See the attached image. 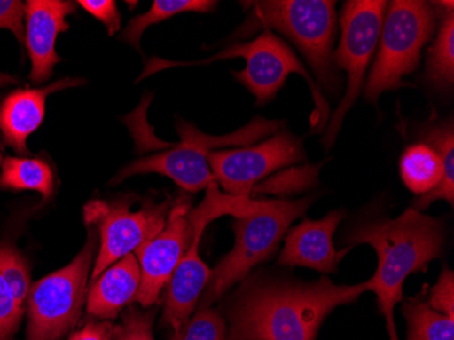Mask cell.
Listing matches in <instances>:
<instances>
[{
	"instance_id": "cell-17",
	"label": "cell",
	"mask_w": 454,
	"mask_h": 340,
	"mask_svg": "<svg viewBox=\"0 0 454 340\" xmlns=\"http://www.w3.org/2000/svg\"><path fill=\"white\" fill-rule=\"evenodd\" d=\"M140 286V267L135 255L117 260L94 281L88 293V313L99 320H114L127 304L134 303Z\"/></svg>"
},
{
	"instance_id": "cell-3",
	"label": "cell",
	"mask_w": 454,
	"mask_h": 340,
	"mask_svg": "<svg viewBox=\"0 0 454 340\" xmlns=\"http://www.w3.org/2000/svg\"><path fill=\"white\" fill-rule=\"evenodd\" d=\"M249 6L252 12L234 37H247L262 27L277 30L302 53L318 88L333 97L340 94L343 78L331 61L338 30L336 2L264 0L252 2Z\"/></svg>"
},
{
	"instance_id": "cell-6",
	"label": "cell",
	"mask_w": 454,
	"mask_h": 340,
	"mask_svg": "<svg viewBox=\"0 0 454 340\" xmlns=\"http://www.w3.org/2000/svg\"><path fill=\"white\" fill-rule=\"evenodd\" d=\"M438 15L431 2L394 0L387 4L379 52L364 82V99L377 105L387 91L410 86L404 76L419 67L422 50L434 37Z\"/></svg>"
},
{
	"instance_id": "cell-33",
	"label": "cell",
	"mask_w": 454,
	"mask_h": 340,
	"mask_svg": "<svg viewBox=\"0 0 454 340\" xmlns=\"http://www.w3.org/2000/svg\"><path fill=\"white\" fill-rule=\"evenodd\" d=\"M0 163H2V154H0Z\"/></svg>"
},
{
	"instance_id": "cell-9",
	"label": "cell",
	"mask_w": 454,
	"mask_h": 340,
	"mask_svg": "<svg viewBox=\"0 0 454 340\" xmlns=\"http://www.w3.org/2000/svg\"><path fill=\"white\" fill-rule=\"evenodd\" d=\"M249 199L222 194L215 181L207 186L204 201L195 210H191L190 218L195 226V236L173 273L165 294L162 323L172 328V340H180L213 273L199 253L204 229L219 217L239 216Z\"/></svg>"
},
{
	"instance_id": "cell-24",
	"label": "cell",
	"mask_w": 454,
	"mask_h": 340,
	"mask_svg": "<svg viewBox=\"0 0 454 340\" xmlns=\"http://www.w3.org/2000/svg\"><path fill=\"white\" fill-rule=\"evenodd\" d=\"M0 275L6 281L15 301L25 309L32 288L29 268L22 255L6 242H0Z\"/></svg>"
},
{
	"instance_id": "cell-19",
	"label": "cell",
	"mask_w": 454,
	"mask_h": 340,
	"mask_svg": "<svg viewBox=\"0 0 454 340\" xmlns=\"http://www.w3.org/2000/svg\"><path fill=\"white\" fill-rule=\"evenodd\" d=\"M418 139L427 143L441 155L445 166V178L437 188L419 196L412 209L418 211L428 209L437 201H446L451 207L454 204V125L453 119L443 122L427 123L418 131Z\"/></svg>"
},
{
	"instance_id": "cell-2",
	"label": "cell",
	"mask_w": 454,
	"mask_h": 340,
	"mask_svg": "<svg viewBox=\"0 0 454 340\" xmlns=\"http://www.w3.org/2000/svg\"><path fill=\"white\" fill-rule=\"evenodd\" d=\"M344 244L354 248L367 244L379 257L367 291L377 296L380 313L387 320L390 340H400L395 324V308L403 301V286L412 273H425L445 249V226L441 219L408 209L395 219L376 218L356 222L344 234Z\"/></svg>"
},
{
	"instance_id": "cell-30",
	"label": "cell",
	"mask_w": 454,
	"mask_h": 340,
	"mask_svg": "<svg viewBox=\"0 0 454 340\" xmlns=\"http://www.w3.org/2000/svg\"><path fill=\"white\" fill-rule=\"evenodd\" d=\"M25 15L27 4L18 0H0V29L10 30L20 45L25 43Z\"/></svg>"
},
{
	"instance_id": "cell-18",
	"label": "cell",
	"mask_w": 454,
	"mask_h": 340,
	"mask_svg": "<svg viewBox=\"0 0 454 340\" xmlns=\"http://www.w3.org/2000/svg\"><path fill=\"white\" fill-rule=\"evenodd\" d=\"M438 15L437 37L427 51L426 79L431 88L448 93L454 83V2H431Z\"/></svg>"
},
{
	"instance_id": "cell-23",
	"label": "cell",
	"mask_w": 454,
	"mask_h": 340,
	"mask_svg": "<svg viewBox=\"0 0 454 340\" xmlns=\"http://www.w3.org/2000/svg\"><path fill=\"white\" fill-rule=\"evenodd\" d=\"M402 313L408 326L405 340H454V319L431 308L423 294L407 298Z\"/></svg>"
},
{
	"instance_id": "cell-27",
	"label": "cell",
	"mask_w": 454,
	"mask_h": 340,
	"mask_svg": "<svg viewBox=\"0 0 454 340\" xmlns=\"http://www.w3.org/2000/svg\"><path fill=\"white\" fill-rule=\"evenodd\" d=\"M22 314L24 308L15 301L6 281L0 275V340H12Z\"/></svg>"
},
{
	"instance_id": "cell-22",
	"label": "cell",
	"mask_w": 454,
	"mask_h": 340,
	"mask_svg": "<svg viewBox=\"0 0 454 340\" xmlns=\"http://www.w3.org/2000/svg\"><path fill=\"white\" fill-rule=\"evenodd\" d=\"M216 6L218 2L214 0H155L149 12L129 20V27L122 32L121 40L126 41L127 44L132 45L135 50L142 53L140 41H142L143 33L146 32L150 27H154L163 20L184 12L206 14V12H214Z\"/></svg>"
},
{
	"instance_id": "cell-28",
	"label": "cell",
	"mask_w": 454,
	"mask_h": 340,
	"mask_svg": "<svg viewBox=\"0 0 454 340\" xmlns=\"http://www.w3.org/2000/svg\"><path fill=\"white\" fill-rule=\"evenodd\" d=\"M428 305L434 311L454 319V273L443 267L438 282L431 288Z\"/></svg>"
},
{
	"instance_id": "cell-14",
	"label": "cell",
	"mask_w": 454,
	"mask_h": 340,
	"mask_svg": "<svg viewBox=\"0 0 454 340\" xmlns=\"http://www.w3.org/2000/svg\"><path fill=\"white\" fill-rule=\"evenodd\" d=\"M344 218V210H333L318 221L303 219L300 225L286 233L285 248L278 265L312 268L323 273H336L339 263L353 249L346 247L336 250L333 247V234Z\"/></svg>"
},
{
	"instance_id": "cell-10",
	"label": "cell",
	"mask_w": 454,
	"mask_h": 340,
	"mask_svg": "<svg viewBox=\"0 0 454 340\" xmlns=\"http://www.w3.org/2000/svg\"><path fill=\"white\" fill-rule=\"evenodd\" d=\"M96 248V232L90 229L85 247L70 265L30 288L27 340H60L74 328L86 303L89 271Z\"/></svg>"
},
{
	"instance_id": "cell-5",
	"label": "cell",
	"mask_w": 454,
	"mask_h": 340,
	"mask_svg": "<svg viewBox=\"0 0 454 340\" xmlns=\"http://www.w3.org/2000/svg\"><path fill=\"white\" fill-rule=\"evenodd\" d=\"M236 58L245 59L247 66L239 73H233V76L256 97L257 105H265L275 99L278 91L285 86L286 79L290 74H300L303 76L308 82L309 89L312 91L316 105L310 132L318 134L325 129L329 119V105L323 91L290 45L271 30L264 29L262 35L247 43H237L231 47L223 48L221 52L206 60L172 61L167 59H150L137 81H142L158 71L168 70V68L211 65L214 61Z\"/></svg>"
},
{
	"instance_id": "cell-4",
	"label": "cell",
	"mask_w": 454,
	"mask_h": 340,
	"mask_svg": "<svg viewBox=\"0 0 454 340\" xmlns=\"http://www.w3.org/2000/svg\"><path fill=\"white\" fill-rule=\"evenodd\" d=\"M315 196L298 201H252L234 217L236 244L211 273L198 309L210 308L236 283L247 280L256 265L274 257L295 219L305 216Z\"/></svg>"
},
{
	"instance_id": "cell-31",
	"label": "cell",
	"mask_w": 454,
	"mask_h": 340,
	"mask_svg": "<svg viewBox=\"0 0 454 340\" xmlns=\"http://www.w3.org/2000/svg\"><path fill=\"white\" fill-rule=\"evenodd\" d=\"M114 328L111 321H91L68 340H112Z\"/></svg>"
},
{
	"instance_id": "cell-1",
	"label": "cell",
	"mask_w": 454,
	"mask_h": 340,
	"mask_svg": "<svg viewBox=\"0 0 454 340\" xmlns=\"http://www.w3.org/2000/svg\"><path fill=\"white\" fill-rule=\"evenodd\" d=\"M364 291L366 282L335 285L328 276L302 282L256 273L242 281L227 305L226 340H316L326 316Z\"/></svg>"
},
{
	"instance_id": "cell-20",
	"label": "cell",
	"mask_w": 454,
	"mask_h": 340,
	"mask_svg": "<svg viewBox=\"0 0 454 340\" xmlns=\"http://www.w3.org/2000/svg\"><path fill=\"white\" fill-rule=\"evenodd\" d=\"M400 176L411 193L426 195L440 186L445 178L442 158L425 142L405 147L400 158Z\"/></svg>"
},
{
	"instance_id": "cell-7",
	"label": "cell",
	"mask_w": 454,
	"mask_h": 340,
	"mask_svg": "<svg viewBox=\"0 0 454 340\" xmlns=\"http://www.w3.org/2000/svg\"><path fill=\"white\" fill-rule=\"evenodd\" d=\"M282 122L254 117L239 131L231 134L211 137L199 131L195 125L188 122H178L177 131L181 142L173 145L167 152L139 158L127 165L114 178L112 184L121 183L135 175L158 173L175 181L180 188L188 193H199L207 189L211 183H215L211 172L208 155L215 148L226 146L254 145L270 135L279 131Z\"/></svg>"
},
{
	"instance_id": "cell-11",
	"label": "cell",
	"mask_w": 454,
	"mask_h": 340,
	"mask_svg": "<svg viewBox=\"0 0 454 340\" xmlns=\"http://www.w3.org/2000/svg\"><path fill=\"white\" fill-rule=\"evenodd\" d=\"M173 203V199L162 203L145 201L142 209L131 211L132 199H119L112 204L96 202L86 207V224L97 222L99 232V249L91 280L96 281L117 260L154 239L167 225Z\"/></svg>"
},
{
	"instance_id": "cell-32",
	"label": "cell",
	"mask_w": 454,
	"mask_h": 340,
	"mask_svg": "<svg viewBox=\"0 0 454 340\" xmlns=\"http://www.w3.org/2000/svg\"><path fill=\"white\" fill-rule=\"evenodd\" d=\"M17 78L12 75H9V74L0 73V88H4V86H7V84L17 83Z\"/></svg>"
},
{
	"instance_id": "cell-13",
	"label": "cell",
	"mask_w": 454,
	"mask_h": 340,
	"mask_svg": "<svg viewBox=\"0 0 454 340\" xmlns=\"http://www.w3.org/2000/svg\"><path fill=\"white\" fill-rule=\"evenodd\" d=\"M190 211V198L175 199L165 227L154 239L135 250L140 267V286L134 301L142 308H152L160 301V293L192 242L195 226Z\"/></svg>"
},
{
	"instance_id": "cell-15",
	"label": "cell",
	"mask_w": 454,
	"mask_h": 340,
	"mask_svg": "<svg viewBox=\"0 0 454 340\" xmlns=\"http://www.w3.org/2000/svg\"><path fill=\"white\" fill-rule=\"evenodd\" d=\"M25 4V43L32 61L29 79L33 83H44L61 60L56 52L58 36L70 29L67 17L75 14L78 4L63 0H29Z\"/></svg>"
},
{
	"instance_id": "cell-12",
	"label": "cell",
	"mask_w": 454,
	"mask_h": 340,
	"mask_svg": "<svg viewBox=\"0 0 454 340\" xmlns=\"http://www.w3.org/2000/svg\"><path fill=\"white\" fill-rule=\"evenodd\" d=\"M306 160L302 138L288 131L275 132L256 146L214 150L208 155L211 172L227 195L251 198L252 189L262 178Z\"/></svg>"
},
{
	"instance_id": "cell-26",
	"label": "cell",
	"mask_w": 454,
	"mask_h": 340,
	"mask_svg": "<svg viewBox=\"0 0 454 340\" xmlns=\"http://www.w3.org/2000/svg\"><path fill=\"white\" fill-rule=\"evenodd\" d=\"M135 308L129 306L120 326L114 327L112 340H154L153 324H154L157 309Z\"/></svg>"
},
{
	"instance_id": "cell-21",
	"label": "cell",
	"mask_w": 454,
	"mask_h": 340,
	"mask_svg": "<svg viewBox=\"0 0 454 340\" xmlns=\"http://www.w3.org/2000/svg\"><path fill=\"white\" fill-rule=\"evenodd\" d=\"M0 188L35 191L48 199L53 193L52 168L41 158H6L0 173Z\"/></svg>"
},
{
	"instance_id": "cell-29",
	"label": "cell",
	"mask_w": 454,
	"mask_h": 340,
	"mask_svg": "<svg viewBox=\"0 0 454 340\" xmlns=\"http://www.w3.org/2000/svg\"><path fill=\"white\" fill-rule=\"evenodd\" d=\"M76 4L83 7L108 30L109 36H114L121 28V17L114 0H79Z\"/></svg>"
},
{
	"instance_id": "cell-16",
	"label": "cell",
	"mask_w": 454,
	"mask_h": 340,
	"mask_svg": "<svg viewBox=\"0 0 454 340\" xmlns=\"http://www.w3.org/2000/svg\"><path fill=\"white\" fill-rule=\"evenodd\" d=\"M81 83L82 79H60L47 88L18 89L7 94L0 102V132L4 142L20 154H27V138L44 120L47 97Z\"/></svg>"
},
{
	"instance_id": "cell-8",
	"label": "cell",
	"mask_w": 454,
	"mask_h": 340,
	"mask_svg": "<svg viewBox=\"0 0 454 340\" xmlns=\"http://www.w3.org/2000/svg\"><path fill=\"white\" fill-rule=\"evenodd\" d=\"M387 2L385 0H348L344 2L340 22V43L331 56L333 67L347 73V89L336 111L325 125L323 143L325 152L333 148L344 117L364 91L367 68L373 59L381 36Z\"/></svg>"
},
{
	"instance_id": "cell-25",
	"label": "cell",
	"mask_w": 454,
	"mask_h": 340,
	"mask_svg": "<svg viewBox=\"0 0 454 340\" xmlns=\"http://www.w3.org/2000/svg\"><path fill=\"white\" fill-rule=\"evenodd\" d=\"M226 320L216 309H199L184 328L180 340H226Z\"/></svg>"
}]
</instances>
